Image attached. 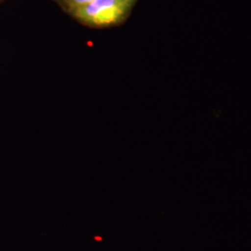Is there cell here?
Returning <instances> with one entry per match:
<instances>
[{
	"label": "cell",
	"instance_id": "obj_1",
	"mask_svg": "<svg viewBox=\"0 0 251 251\" xmlns=\"http://www.w3.org/2000/svg\"><path fill=\"white\" fill-rule=\"evenodd\" d=\"M135 0H93L70 13L89 26H112L126 18Z\"/></svg>",
	"mask_w": 251,
	"mask_h": 251
},
{
	"label": "cell",
	"instance_id": "obj_2",
	"mask_svg": "<svg viewBox=\"0 0 251 251\" xmlns=\"http://www.w3.org/2000/svg\"><path fill=\"white\" fill-rule=\"evenodd\" d=\"M92 1L93 0H65V4H66V7L68 10L70 12H72L73 10L83 7Z\"/></svg>",
	"mask_w": 251,
	"mask_h": 251
}]
</instances>
